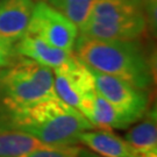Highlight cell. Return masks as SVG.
Returning a JSON list of instances; mask_svg holds the SVG:
<instances>
[{
  "instance_id": "cell-2",
  "label": "cell",
  "mask_w": 157,
  "mask_h": 157,
  "mask_svg": "<svg viewBox=\"0 0 157 157\" xmlns=\"http://www.w3.org/2000/svg\"><path fill=\"white\" fill-rule=\"evenodd\" d=\"M75 48L76 56L91 69L115 76L142 90L151 86V65L136 40L87 39L78 35Z\"/></svg>"
},
{
  "instance_id": "cell-20",
  "label": "cell",
  "mask_w": 157,
  "mask_h": 157,
  "mask_svg": "<svg viewBox=\"0 0 157 157\" xmlns=\"http://www.w3.org/2000/svg\"><path fill=\"white\" fill-rule=\"evenodd\" d=\"M139 1H140V0H139ZM140 2H141V1H140ZM141 5H142V4H141Z\"/></svg>"
},
{
  "instance_id": "cell-16",
  "label": "cell",
  "mask_w": 157,
  "mask_h": 157,
  "mask_svg": "<svg viewBox=\"0 0 157 157\" xmlns=\"http://www.w3.org/2000/svg\"><path fill=\"white\" fill-rule=\"evenodd\" d=\"M17 57V55L14 49V43L0 39V69L8 65Z\"/></svg>"
},
{
  "instance_id": "cell-1",
  "label": "cell",
  "mask_w": 157,
  "mask_h": 157,
  "mask_svg": "<svg viewBox=\"0 0 157 157\" xmlns=\"http://www.w3.org/2000/svg\"><path fill=\"white\" fill-rule=\"evenodd\" d=\"M55 95L52 70L17 56L0 69V130H13L23 109Z\"/></svg>"
},
{
  "instance_id": "cell-5",
  "label": "cell",
  "mask_w": 157,
  "mask_h": 157,
  "mask_svg": "<svg viewBox=\"0 0 157 157\" xmlns=\"http://www.w3.org/2000/svg\"><path fill=\"white\" fill-rule=\"evenodd\" d=\"M52 73L57 97L85 117L95 93L90 67L73 54L67 63L54 69Z\"/></svg>"
},
{
  "instance_id": "cell-17",
  "label": "cell",
  "mask_w": 157,
  "mask_h": 157,
  "mask_svg": "<svg viewBox=\"0 0 157 157\" xmlns=\"http://www.w3.org/2000/svg\"><path fill=\"white\" fill-rule=\"evenodd\" d=\"M142 7L144 10L147 15L148 25L151 27H156V10H157V0H140Z\"/></svg>"
},
{
  "instance_id": "cell-3",
  "label": "cell",
  "mask_w": 157,
  "mask_h": 157,
  "mask_svg": "<svg viewBox=\"0 0 157 157\" xmlns=\"http://www.w3.org/2000/svg\"><path fill=\"white\" fill-rule=\"evenodd\" d=\"M93 128V124L78 109L65 104L57 95L23 109L13 126V130L32 135L51 146L76 144L82 132Z\"/></svg>"
},
{
  "instance_id": "cell-4",
  "label": "cell",
  "mask_w": 157,
  "mask_h": 157,
  "mask_svg": "<svg viewBox=\"0 0 157 157\" xmlns=\"http://www.w3.org/2000/svg\"><path fill=\"white\" fill-rule=\"evenodd\" d=\"M148 27L139 0H97L79 36L99 40L140 39Z\"/></svg>"
},
{
  "instance_id": "cell-18",
  "label": "cell",
  "mask_w": 157,
  "mask_h": 157,
  "mask_svg": "<svg viewBox=\"0 0 157 157\" xmlns=\"http://www.w3.org/2000/svg\"><path fill=\"white\" fill-rule=\"evenodd\" d=\"M78 157H101L99 155H97L95 152L91 151L89 149H84V148H82V150L79 152Z\"/></svg>"
},
{
  "instance_id": "cell-9",
  "label": "cell",
  "mask_w": 157,
  "mask_h": 157,
  "mask_svg": "<svg viewBox=\"0 0 157 157\" xmlns=\"http://www.w3.org/2000/svg\"><path fill=\"white\" fill-rule=\"evenodd\" d=\"M14 49L17 56L29 58L51 70L67 63L73 55V52L52 47L44 40L27 32L14 43Z\"/></svg>"
},
{
  "instance_id": "cell-11",
  "label": "cell",
  "mask_w": 157,
  "mask_h": 157,
  "mask_svg": "<svg viewBox=\"0 0 157 157\" xmlns=\"http://www.w3.org/2000/svg\"><path fill=\"white\" fill-rule=\"evenodd\" d=\"M85 118L98 129H124L133 124L124 115H122L109 101H107L97 90L92 98L89 111Z\"/></svg>"
},
{
  "instance_id": "cell-12",
  "label": "cell",
  "mask_w": 157,
  "mask_h": 157,
  "mask_svg": "<svg viewBox=\"0 0 157 157\" xmlns=\"http://www.w3.org/2000/svg\"><path fill=\"white\" fill-rule=\"evenodd\" d=\"M142 121L132 127L124 135V140L136 152L157 151L156 107L148 108Z\"/></svg>"
},
{
  "instance_id": "cell-10",
  "label": "cell",
  "mask_w": 157,
  "mask_h": 157,
  "mask_svg": "<svg viewBox=\"0 0 157 157\" xmlns=\"http://www.w3.org/2000/svg\"><path fill=\"white\" fill-rule=\"evenodd\" d=\"M78 143L101 157H136V152L124 137L106 129L84 130L78 135Z\"/></svg>"
},
{
  "instance_id": "cell-8",
  "label": "cell",
  "mask_w": 157,
  "mask_h": 157,
  "mask_svg": "<svg viewBox=\"0 0 157 157\" xmlns=\"http://www.w3.org/2000/svg\"><path fill=\"white\" fill-rule=\"evenodd\" d=\"M34 0H0V39L15 43L27 32Z\"/></svg>"
},
{
  "instance_id": "cell-6",
  "label": "cell",
  "mask_w": 157,
  "mask_h": 157,
  "mask_svg": "<svg viewBox=\"0 0 157 157\" xmlns=\"http://www.w3.org/2000/svg\"><path fill=\"white\" fill-rule=\"evenodd\" d=\"M97 92L124 115L132 124L141 120L149 108L150 97L147 90L139 89L112 75L91 69Z\"/></svg>"
},
{
  "instance_id": "cell-13",
  "label": "cell",
  "mask_w": 157,
  "mask_h": 157,
  "mask_svg": "<svg viewBox=\"0 0 157 157\" xmlns=\"http://www.w3.org/2000/svg\"><path fill=\"white\" fill-rule=\"evenodd\" d=\"M48 146L32 135L15 130H0V157H21L34 149Z\"/></svg>"
},
{
  "instance_id": "cell-7",
  "label": "cell",
  "mask_w": 157,
  "mask_h": 157,
  "mask_svg": "<svg viewBox=\"0 0 157 157\" xmlns=\"http://www.w3.org/2000/svg\"><path fill=\"white\" fill-rule=\"evenodd\" d=\"M27 33L39 36L52 47L73 52L79 30L71 20L40 0L34 5Z\"/></svg>"
},
{
  "instance_id": "cell-19",
  "label": "cell",
  "mask_w": 157,
  "mask_h": 157,
  "mask_svg": "<svg viewBox=\"0 0 157 157\" xmlns=\"http://www.w3.org/2000/svg\"><path fill=\"white\" fill-rule=\"evenodd\" d=\"M136 157H157V151L142 152V154H137V156Z\"/></svg>"
},
{
  "instance_id": "cell-15",
  "label": "cell",
  "mask_w": 157,
  "mask_h": 157,
  "mask_svg": "<svg viewBox=\"0 0 157 157\" xmlns=\"http://www.w3.org/2000/svg\"><path fill=\"white\" fill-rule=\"evenodd\" d=\"M80 150L82 147H77L75 144H67V146L48 144L42 148L34 149L21 157H78Z\"/></svg>"
},
{
  "instance_id": "cell-14",
  "label": "cell",
  "mask_w": 157,
  "mask_h": 157,
  "mask_svg": "<svg viewBox=\"0 0 157 157\" xmlns=\"http://www.w3.org/2000/svg\"><path fill=\"white\" fill-rule=\"evenodd\" d=\"M71 20L78 30L87 21L97 0H43Z\"/></svg>"
}]
</instances>
